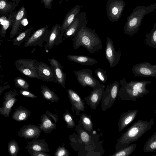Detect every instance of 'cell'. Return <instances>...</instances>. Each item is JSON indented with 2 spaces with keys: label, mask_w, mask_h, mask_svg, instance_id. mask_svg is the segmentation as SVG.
<instances>
[{
  "label": "cell",
  "mask_w": 156,
  "mask_h": 156,
  "mask_svg": "<svg viewBox=\"0 0 156 156\" xmlns=\"http://www.w3.org/2000/svg\"><path fill=\"white\" fill-rule=\"evenodd\" d=\"M154 123L153 119H150L149 121L140 119L135 122L117 140L115 147L116 151L138 140L143 135L151 129Z\"/></svg>",
  "instance_id": "obj_1"
},
{
  "label": "cell",
  "mask_w": 156,
  "mask_h": 156,
  "mask_svg": "<svg viewBox=\"0 0 156 156\" xmlns=\"http://www.w3.org/2000/svg\"><path fill=\"white\" fill-rule=\"evenodd\" d=\"M152 81L137 80L127 83L125 78L119 80L121 85L119 91L117 99L122 101H135L150 92L146 86Z\"/></svg>",
  "instance_id": "obj_2"
},
{
  "label": "cell",
  "mask_w": 156,
  "mask_h": 156,
  "mask_svg": "<svg viewBox=\"0 0 156 156\" xmlns=\"http://www.w3.org/2000/svg\"><path fill=\"white\" fill-rule=\"evenodd\" d=\"M73 47L77 49L82 46L90 53L93 54L102 49V40L94 29L83 27L72 39Z\"/></svg>",
  "instance_id": "obj_3"
},
{
  "label": "cell",
  "mask_w": 156,
  "mask_h": 156,
  "mask_svg": "<svg viewBox=\"0 0 156 156\" xmlns=\"http://www.w3.org/2000/svg\"><path fill=\"white\" fill-rule=\"evenodd\" d=\"M156 8V4L147 6H138L134 9L127 18L124 27V31L126 35L132 36L139 30L144 16L154 11Z\"/></svg>",
  "instance_id": "obj_4"
},
{
  "label": "cell",
  "mask_w": 156,
  "mask_h": 156,
  "mask_svg": "<svg viewBox=\"0 0 156 156\" xmlns=\"http://www.w3.org/2000/svg\"><path fill=\"white\" fill-rule=\"evenodd\" d=\"M120 86V83L116 80L107 85L103 92L101 100L102 111H106L113 105L117 98Z\"/></svg>",
  "instance_id": "obj_5"
},
{
  "label": "cell",
  "mask_w": 156,
  "mask_h": 156,
  "mask_svg": "<svg viewBox=\"0 0 156 156\" xmlns=\"http://www.w3.org/2000/svg\"><path fill=\"white\" fill-rule=\"evenodd\" d=\"M35 59L20 58L15 61L16 69L23 74L29 77L41 80L37 74Z\"/></svg>",
  "instance_id": "obj_6"
},
{
  "label": "cell",
  "mask_w": 156,
  "mask_h": 156,
  "mask_svg": "<svg viewBox=\"0 0 156 156\" xmlns=\"http://www.w3.org/2000/svg\"><path fill=\"white\" fill-rule=\"evenodd\" d=\"M74 73L79 83L83 87L88 86L94 90L101 85V82L93 76L90 69H83L74 71Z\"/></svg>",
  "instance_id": "obj_7"
},
{
  "label": "cell",
  "mask_w": 156,
  "mask_h": 156,
  "mask_svg": "<svg viewBox=\"0 0 156 156\" xmlns=\"http://www.w3.org/2000/svg\"><path fill=\"white\" fill-rule=\"evenodd\" d=\"M48 25H46L35 31L25 41L24 47L38 46L42 47L43 43L47 41L50 34V30H48Z\"/></svg>",
  "instance_id": "obj_8"
},
{
  "label": "cell",
  "mask_w": 156,
  "mask_h": 156,
  "mask_svg": "<svg viewBox=\"0 0 156 156\" xmlns=\"http://www.w3.org/2000/svg\"><path fill=\"white\" fill-rule=\"evenodd\" d=\"M87 21L86 12H79L64 33V38L73 37L83 27L87 26Z\"/></svg>",
  "instance_id": "obj_9"
},
{
  "label": "cell",
  "mask_w": 156,
  "mask_h": 156,
  "mask_svg": "<svg viewBox=\"0 0 156 156\" xmlns=\"http://www.w3.org/2000/svg\"><path fill=\"white\" fill-rule=\"evenodd\" d=\"M124 0H109L107 2L106 10L109 20L114 22L121 17L125 5Z\"/></svg>",
  "instance_id": "obj_10"
},
{
  "label": "cell",
  "mask_w": 156,
  "mask_h": 156,
  "mask_svg": "<svg viewBox=\"0 0 156 156\" xmlns=\"http://www.w3.org/2000/svg\"><path fill=\"white\" fill-rule=\"evenodd\" d=\"M135 77H152L156 79V65L147 62H141L134 65L131 69Z\"/></svg>",
  "instance_id": "obj_11"
},
{
  "label": "cell",
  "mask_w": 156,
  "mask_h": 156,
  "mask_svg": "<svg viewBox=\"0 0 156 156\" xmlns=\"http://www.w3.org/2000/svg\"><path fill=\"white\" fill-rule=\"evenodd\" d=\"M122 55L120 48L116 51L115 48L113 41L111 38L107 37L106 38L105 48V58L109 63L111 68L115 67L119 62Z\"/></svg>",
  "instance_id": "obj_12"
},
{
  "label": "cell",
  "mask_w": 156,
  "mask_h": 156,
  "mask_svg": "<svg viewBox=\"0 0 156 156\" xmlns=\"http://www.w3.org/2000/svg\"><path fill=\"white\" fill-rule=\"evenodd\" d=\"M63 36L61 33V25L60 24L57 23L53 26L46 43L44 45L45 50L48 51L54 46H57L62 43Z\"/></svg>",
  "instance_id": "obj_13"
},
{
  "label": "cell",
  "mask_w": 156,
  "mask_h": 156,
  "mask_svg": "<svg viewBox=\"0 0 156 156\" xmlns=\"http://www.w3.org/2000/svg\"><path fill=\"white\" fill-rule=\"evenodd\" d=\"M18 95L15 89L4 93L3 106L0 107V114L5 117L8 118L12 107L17 100L16 96Z\"/></svg>",
  "instance_id": "obj_14"
},
{
  "label": "cell",
  "mask_w": 156,
  "mask_h": 156,
  "mask_svg": "<svg viewBox=\"0 0 156 156\" xmlns=\"http://www.w3.org/2000/svg\"><path fill=\"white\" fill-rule=\"evenodd\" d=\"M58 121L57 115L46 111L40 117L41 123H38L42 131L45 133H49L56 128V123L52 120Z\"/></svg>",
  "instance_id": "obj_15"
},
{
  "label": "cell",
  "mask_w": 156,
  "mask_h": 156,
  "mask_svg": "<svg viewBox=\"0 0 156 156\" xmlns=\"http://www.w3.org/2000/svg\"><path fill=\"white\" fill-rule=\"evenodd\" d=\"M35 66L37 75L44 82H54L57 83L55 79L52 68L42 62L36 61Z\"/></svg>",
  "instance_id": "obj_16"
},
{
  "label": "cell",
  "mask_w": 156,
  "mask_h": 156,
  "mask_svg": "<svg viewBox=\"0 0 156 156\" xmlns=\"http://www.w3.org/2000/svg\"><path fill=\"white\" fill-rule=\"evenodd\" d=\"M105 86L102 83L98 87L90 92V94L84 99L88 105L93 110L96 109L101 101Z\"/></svg>",
  "instance_id": "obj_17"
},
{
  "label": "cell",
  "mask_w": 156,
  "mask_h": 156,
  "mask_svg": "<svg viewBox=\"0 0 156 156\" xmlns=\"http://www.w3.org/2000/svg\"><path fill=\"white\" fill-rule=\"evenodd\" d=\"M48 60L52 68L55 78L57 83L65 88L66 75L62 70L63 66L54 58H49Z\"/></svg>",
  "instance_id": "obj_18"
},
{
  "label": "cell",
  "mask_w": 156,
  "mask_h": 156,
  "mask_svg": "<svg viewBox=\"0 0 156 156\" xmlns=\"http://www.w3.org/2000/svg\"><path fill=\"white\" fill-rule=\"evenodd\" d=\"M67 92L72 105L71 110L74 113L75 110L76 115L79 116L80 111L85 112V103L83 101L77 93L73 90L68 89Z\"/></svg>",
  "instance_id": "obj_19"
},
{
  "label": "cell",
  "mask_w": 156,
  "mask_h": 156,
  "mask_svg": "<svg viewBox=\"0 0 156 156\" xmlns=\"http://www.w3.org/2000/svg\"><path fill=\"white\" fill-rule=\"evenodd\" d=\"M42 130L40 126L31 124L25 125L18 133L19 136L26 139H37L40 136Z\"/></svg>",
  "instance_id": "obj_20"
},
{
  "label": "cell",
  "mask_w": 156,
  "mask_h": 156,
  "mask_svg": "<svg viewBox=\"0 0 156 156\" xmlns=\"http://www.w3.org/2000/svg\"><path fill=\"white\" fill-rule=\"evenodd\" d=\"M26 16L25 7L22 6L16 12L9 34L10 37L13 38L19 34L22 31L20 29L21 22Z\"/></svg>",
  "instance_id": "obj_21"
},
{
  "label": "cell",
  "mask_w": 156,
  "mask_h": 156,
  "mask_svg": "<svg viewBox=\"0 0 156 156\" xmlns=\"http://www.w3.org/2000/svg\"><path fill=\"white\" fill-rule=\"evenodd\" d=\"M138 112V110L135 109L129 110L122 114L118 124L119 131V132L122 131L131 123L136 118Z\"/></svg>",
  "instance_id": "obj_22"
},
{
  "label": "cell",
  "mask_w": 156,
  "mask_h": 156,
  "mask_svg": "<svg viewBox=\"0 0 156 156\" xmlns=\"http://www.w3.org/2000/svg\"><path fill=\"white\" fill-rule=\"evenodd\" d=\"M81 6L78 5H75L66 14L64 17L63 23L61 25V33L64 35V34L67 29L71 24L76 16L80 12Z\"/></svg>",
  "instance_id": "obj_23"
},
{
  "label": "cell",
  "mask_w": 156,
  "mask_h": 156,
  "mask_svg": "<svg viewBox=\"0 0 156 156\" xmlns=\"http://www.w3.org/2000/svg\"><path fill=\"white\" fill-rule=\"evenodd\" d=\"M27 145L24 147L27 149H31L44 152H49L48 144L45 139L37 140L33 139L31 141L27 142Z\"/></svg>",
  "instance_id": "obj_24"
},
{
  "label": "cell",
  "mask_w": 156,
  "mask_h": 156,
  "mask_svg": "<svg viewBox=\"0 0 156 156\" xmlns=\"http://www.w3.org/2000/svg\"><path fill=\"white\" fill-rule=\"evenodd\" d=\"M68 59L70 61L86 66H92L98 63L94 58L87 56L68 55Z\"/></svg>",
  "instance_id": "obj_25"
},
{
  "label": "cell",
  "mask_w": 156,
  "mask_h": 156,
  "mask_svg": "<svg viewBox=\"0 0 156 156\" xmlns=\"http://www.w3.org/2000/svg\"><path fill=\"white\" fill-rule=\"evenodd\" d=\"M92 116L84 113H82L80 115L79 123L83 128L89 134L93 133V126L91 118Z\"/></svg>",
  "instance_id": "obj_26"
},
{
  "label": "cell",
  "mask_w": 156,
  "mask_h": 156,
  "mask_svg": "<svg viewBox=\"0 0 156 156\" xmlns=\"http://www.w3.org/2000/svg\"><path fill=\"white\" fill-rule=\"evenodd\" d=\"M31 112L24 107L20 106L16 109L12 115L13 119L18 122L26 121Z\"/></svg>",
  "instance_id": "obj_27"
},
{
  "label": "cell",
  "mask_w": 156,
  "mask_h": 156,
  "mask_svg": "<svg viewBox=\"0 0 156 156\" xmlns=\"http://www.w3.org/2000/svg\"><path fill=\"white\" fill-rule=\"evenodd\" d=\"M18 3L8 1L7 0H0V16L12 12L16 7Z\"/></svg>",
  "instance_id": "obj_28"
},
{
  "label": "cell",
  "mask_w": 156,
  "mask_h": 156,
  "mask_svg": "<svg viewBox=\"0 0 156 156\" xmlns=\"http://www.w3.org/2000/svg\"><path fill=\"white\" fill-rule=\"evenodd\" d=\"M75 130L77 132L82 141L86 145H90L92 144V143L98 142V141L93 142V136L94 134H89L83 128L80 124H78L77 128Z\"/></svg>",
  "instance_id": "obj_29"
},
{
  "label": "cell",
  "mask_w": 156,
  "mask_h": 156,
  "mask_svg": "<svg viewBox=\"0 0 156 156\" xmlns=\"http://www.w3.org/2000/svg\"><path fill=\"white\" fill-rule=\"evenodd\" d=\"M41 94L43 98L44 99L53 103L60 100L58 95L48 87L43 85H41Z\"/></svg>",
  "instance_id": "obj_30"
},
{
  "label": "cell",
  "mask_w": 156,
  "mask_h": 156,
  "mask_svg": "<svg viewBox=\"0 0 156 156\" xmlns=\"http://www.w3.org/2000/svg\"><path fill=\"white\" fill-rule=\"evenodd\" d=\"M33 29V27H31L21 31L16 37L12 40L13 45L20 46L24 41H26L30 36L31 31Z\"/></svg>",
  "instance_id": "obj_31"
},
{
  "label": "cell",
  "mask_w": 156,
  "mask_h": 156,
  "mask_svg": "<svg viewBox=\"0 0 156 156\" xmlns=\"http://www.w3.org/2000/svg\"><path fill=\"white\" fill-rule=\"evenodd\" d=\"M144 43L146 45L156 49V23L153 26L151 31L145 37Z\"/></svg>",
  "instance_id": "obj_32"
},
{
  "label": "cell",
  "mask_w": 156,
  "mask_h": 156,
  "mask_svg": "<svg viewBox=\"0 0 156 156\" xmlns=\"http://www.w3.org/2000/svg\"><path fill=\"white\" fill-rule=\"evenodd\" d=\"M156 151V132L146 141L143 147L144 153L153 152Z\"/></svg>",
  "instance_id": "obj_33"
},
{
  "label": "cell",
  "mask_w": 156,
  "mask_h": 156,
  "mask_svg": "<svg viewBox=\"0 0 156 156\" xmlns=\"http://www.w3.org/2000/svg\"><path fill=\"white\" fill-rule=\"evenodd\" d=\"M137 144H133L129 145L124 148L116 151L112 155L109 156H129L130 155L135 149Z\"/></svg>",
  "instance_id": "obj_34"
},
{
  "label": "cell",
  "mask_w": 156,
  "mask_h": 156,
  "mask_svg": "<svg viewBox=\"0 0 156 156\" xmlns=\"http://www.w3.org/2000/svg\"><path fill=\"white\" fill-rule=\"evenodd\" d=\"M16 12H13L8 16L5 23L1 26L0 34L1 37H5L7 30L9 27L12 26Z\"/></svg>",
  "instance_id": "obj_35"
},
{
  "label": "cell",
  "mask_w": 156,
  "mask_h": 156,
  "mask_svg": "<svg viewBox=\"0 0 156 156\" xmlns=\"http://www.w3.org/2000/svg\"><path fill=\"white\" fill-rule=\"evenodd\" d=\"M8 151L11 156H16L20 148L16 141L12 140L8 144Z\"/></svg>",
  "instance_id": "obj_36"
},
{
  "label": "cell",
  "mask_w": 156,
  "mask_h": 156,
  "mask_svg": "<svg viewBox=\"0 0 156 156\" xmlns=\"http://www.w3.org/2000/svg\"><path fill=\"white\" fill-rule=\"evenodd\" d=\"M14 83L16 87L21 90H29V84L26 80L23 78L17 77L15 78Z\"/></svg>",
  "instance_id": "obj_37"
},
{
  "label": "cell",
  "mask_w": 156,
  "mask_h": 156,
  "mask_svg": "<svg viewBox=\"0 0 156 156\" xmlns=\"http://www.w3.org/2000/svg\"><path fill=\"white\" fill-rule=\"evenodd\" d=\"M73 116L68 112L67 110L63 114V118L67 125L68 128H73L75 127L76 124L73 119Z\"/></svg>",
  "instance_id": "obj_38"
},
{
  "label": "cell",
  "mask_w": 156,
  "mask_h": 156,
  "mask_svg": "<svg viewBox=\"0 0 156 156\" xmlns=\"http://www.w3.org/2000/svg\"><path fill=\"white\" fill-rule=\"evenodd\" d=\"M95 75L98 78L99 80L103 83H105L107 80L108 76L106 72L103 69L97 68L94 70Z\"/></svg>",
  "instance_id": "obj_39"
},
{
  "label": "cell",
  "mask_w": 156,
  "mask_h": 156,
  "mask_svg": "<svg viewBox=\"0 0 156 156\" xmlns=\"http://www.w3.org/2000/svg\"><path fill=\"white\" fill-rule=\"evenodd\" d=\"M69 151L65 147L64 144L62 146H58L54 153L55 156H69Z\"/></svg>",
  "instance_id": "obj_40"
},
{
  "label": "cell",
  "mask_w": 156,
  "mask_h": 156,
  "mask_svg": "<svg viewBox=\"0 0 156 156\" xmlns=\"http://www.w3.org/2000/svg\"><path fill=\"white\" fill-rule=\"evenodd\" d=\"M28 152L31 156H50V155L45 152L28 149Z\"/></svg>",
  "instance_id": "obj_41"
},
{
  "label": "cell",
  "mask_w": 156,
  "mask_h": 156,
  "mask_svg": "<svg viewBox=\"0 0 156 156\" xmlns=\"http://www.w3.org/2000/svg\"><path fill=\"white\" fill-rule=\"evenodd\" d=\"M19 91L21 95L26 97L30 98H34L37 97V96L34 95L29 90L21 89Z\"/></svg>",
  "instance_id": "obj_42"
},
{
  "label": "cell",
  "mask_w": 156,
  "mask_h": 156,
  "mask_svg": "<svg viewBox=\"0 0 156 156\" xmlns=\"http://www.w3.org/2000/svg\"><path fill=\"white\" fill-rule=\"evenodd\" d=\"M53 0H41V3H43L44 8L51 9L52 8L51 3Z\"/></svg>",
  "instance_id": "obj_43"
},
{
  "label": "cell",
  "mask_w": 156,
  "mask_h": 156,
  "mask_svg": "<svg viewBox=\"0 0 156 156\" xmlns=\"http://www.w3.org/2000/svg\"><path fill=\"white\" fill-rule=\"evenodd\" d=\"M15 2L16 3H18L20 1V0H12Z\"/></svg>",
  "instance_id": "obj_44"
},
{
  "label": "cell",
  "mask_w": 156,
  "mask_h": 156,
  "mask_svg": "<svg viewBox=\"0 0 156 156\" xmlns=\"http://www.w3.org/2000/svg\"><path fill=\"white\" fill-rule=\"evenodd\" d=\"M2 67V66L1 65V62H0V69H1Z\"/></svg>",
  "instance_id": "obj_45"
},
{
  "label": "cell",
  "mask_w": 156,
  "mask_h": 156,
  "mask_svg": "<svg viewBox=\"0 0 156 156\" xmlns=\"http://www.w3.org/2000/svg\"><path fill=\"white\" fill-rule=\"evenodd\" d=\"M0 78H1V72H0ZM2 88V87H0V88Z\"/></svg>",
  "instance_id": "obj_46"
},
{
  "label": "cell",
  "mask_w": 156,
  "mask_h": 156,
  "mask_svg": "<svg viewBox=\"0 0 156 156\" xmlns=\"http://www.w3.org/2000/svg\"><path fill=\"white\" fill-rule=\"evenodd\" d=\"M2 40L1 39V37H0V43H1Z\"/></svg>",
  "instance_id": "obj_47"
},
{
  "label": "cell",
  "mask_w": 156,
  "mask_h": 156,
  "mask_svg": "<svg viewBox=\"0 0 156 156\" xmlns=\"http://www.w3.org/2000/svg\"><path fill=\"white\" fill-rule=\"evenodd\" d=\"M2 57V56L1 55H0V58Z\"/></svg>",
  "instance_id": "obj_48"
},
{
  "label": "cell",
  "mask_w": 156,
  "mask_h": 156,
  "mask_svg": "<svg viewBox=\"0 0 156 156\" xmlns=\"http://www.w3.org/2000/svg\"><path fill=\"white\" fill-rule=\"evenodd\" d=\"M67 2H68L69 0H66Z\"/></svg>",
  "instance_id": "obj_49"
},
{
  "label": "cell",
  "mask_w": 156,
  "mask_h": 156,
  "mask_svg": "<svg viewBox=\"0 0 156 156\" xmlns=\"http://www.w3.org/2000/svg\"><path fill=\"white\" fill-rule=\"evenodd\" d=\"M2 45V44L1 43H0V45Z\"/></svg>",
  "instance_id": "obj_50"
}]
</instances>
